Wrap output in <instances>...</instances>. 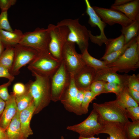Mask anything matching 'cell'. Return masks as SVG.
I'll return each instance as SVG.
<instances>
[{"instance_id":"1","label":"cell","mask_w":139,"mask_h":139,"mask_svg":"<svg viewBox=\"0 0 139 139\" xmlns=\"http://www.w3.org/2000/svg\"><path fill=\"white\" fill-rule=\"evenodd\" d=\"M32 75L35 80L30 82L26 86L33 99L35 107L34 115L48 106L51 101V77L36 74Z\"/></svg>"},{"instance_id":"2","label":"cell","mask_w":139,"mask_h":139,"mask_svg":"<svg viewBox=\"0 0 139 139\" xmlns=\"http://www.w3.org/2000/svg\"><path fill=\"white\" fill-rule=\"evenodd\" d=\"M111 71L126 73L139 67V36L115 62L107 65Z\"/></svg>"},{"instance_id":"3","label":"cell","mask_w":139,"mask_h":139,"mask_svg":"<svg viewBox=\"0 0 139 139\" xmlns=\"http://www.w3.org/2000/svg\"><path fill=\"white\" fill-rule=\"evenodd\" d=\"M93 109L98 114L99 120L101 121L118 122L125 124L129 121L126 109L116 99L98 104H93Z\"/></svg>"},{"instance_id":"4","label":"cell","mask_w":139,"mask_h":139,"mask_svg":"<svg viewBox=\"0 0 139 139\" xmlns=\"http://www.w3.org/2000/svg\"><path fill=\"white\" fill-rule=\"evenodd\" d=\"M57 25L67 27L69 32L67 41L76 43L81 53L88 49L89 39V30L79 22L78 19H66L58 22Z\"/></svg>"},{"instance_id":"5","label":"cell","mask_w":139,"mask_h":139,"mask_svg":"<svg viewBox=\"0 0 139 139\" xmlns=\"http://www.w3.org/2000/svg\"><path fill=\"white\" fill-rule=\"evenodd\" d=\"M61 61L54 58L49 52L39 53L29 64L32 75L36 74L51 77L60 66Z\"/></svg>"},{"instance_id":"6","label":"cell","mask_w":139,"mask_h":139,"mask_svg":"<svg viewBox=\"0 0 139 139\" xmlns=\"http://www.w3.org/2000/svg\"><path fill=\"white\" fill-rule=\"evenodd\" d=\"M50 40L48 51L55 58L62 60V54L64 47L67 41L69 32L68 27L65 26L49 24L47 28Z\"/></svg>"},{"instance_id":"7","label":"cell","mask_w":139,"mask_h":139,"mask_svg":"<svg viewBox=\"0 0 139 139\" xmlns=\"http://www.w3.org/2000/svg\"><path fill=\"white\" fill-rule=\"evenodd\" d=\"M50 40L47 29L37 28L33 31L23 33L19 44L31 47L40 53L49 52Z\"/></svg>"},{"instance_id":"8","label":"cell","mask_w":139,"mask_h":139,"mask_svg":"<svg viewBox=\"0 0 139 139\" xmlns=\"http://www.w3.org/2000/svg\"><path fill=\"white\" fill-rule=\"evenodd\" d=\"M71 76L63 62L51 77V100L60 101L71 82Z\"/></svg>"},{"instance_id":"9","label":"cell","mask_w":139,"mask_h":139,"mask_svg":"<svg viewBox=\"0 0 139 139\" xmlns=\"http://www.w3.org/2000/svg\"><path fill=\"white\" fill-rule=\"evenodd\" d=\"M103 128V125L99 121L98 114L93 109L83 121L76 124L68 126L66 129L78 133L80 136L89 137L101 133Z\"/></svg>"},{"instance_id":"10","label":"cell","mask_w":139,"mask_h":139,"mask_svg":"<svg viewBox=\"0 0 139 139\" xmlns=\"http://www.w3.org/2000/svg\"><path fill=\"white\" fill-rule=\"evenodd\" d=\"M14 49V60L10 71L11 74L14 76L18 75L20 69L29 64L39 53L31 47L20 44L15 45Z\"/></svg>"},{"instance_id":"11","label":"cell","mask_w":139,"mask_h":139,"mask_svg":"<svg viewBox=\"0 0 139 139\" xmlns=\"http://www.w3.org/2000/svg\"><path fill=\"white\" fill-rule=\"evenodd\" d=\"M75 44L67 41L63 50L62 60L71 76L74 74L86 65L82 59L81 54L76 51Z\"/></svg>"},{"instance_id":"12","label":"cell","mask_w":139,"mask_h":139,"mask_svg":"<svg viewBox=\"0 0 139 139\" xmlns=\"http://www.w3.org/2000/svg\"><path fill=\"white\" fill-rule=\"evenodd\" d=\"M85 1L86 6V12L89 17V23L92 27L97 26L100 32L99 35L95 36L89 30V39L92 42L100 46H101L103 43L106 45L108 41V39L106 37L104 31L106 24L97 14L89 1L85 0Z\"/></svg>"},{"instance_id":"13","label":"cell","mask_w":139,"mask_h":139,"mask_svg":"<svg viewBox=\"0 0 139 139\" xmlns=\"http://www.w3.org/2000/svg\"><path fill=\"white\" fill-rule=\"evenodd\" d=\"M92 7L101 20L106 24L110 25L118 24L122 27H125L133 21L123 13L116 10L96 6Z\"/></svg>"},{"instance_id":"14","label":"cell","mask_w":139,"mask_h":139,"mask_svg":"<svg viewBox=\"0 0 139 139\" xmlns=\"http://www.w3.org/2000/svg\"><path fill=\"white\" fill-rule=\"evenodd\" d=\"M96 70L86 65L73 76L75 84L80 90H90V87L95 81Z\"/></svg>"},{"instance_id":"15","label":"cell","mask_w":139,"mask_h":139,"mask_svg":"<svg viewBox=\"0 0 139 139\" xmlns=\"http://www.w3.org/2000/svg\"><path fill=\"white\" fill-rule=\"evenodd\" d=\"M35 110L33 101L29 107L20 112L19 119L22 139H27L29 136L33 134V131L30 126V123Z\"/></svg>"},{"instance_id":"16","label":"cell","mask_w":139,"mask_h":139,"mask_svg":"<svg viewBox=\"0 0 139 139\" xmlns=\"http://www.w3.org/2000/svg\"><path fill=\"white\" fill-rule=\"evenodd\" d=\"M99 121L103 126L101 133L108 134L109 139H128L125 124L118 122Z\"/></svg>"},{"instance_id":"17","label":"cell","mask_w":139,"mask_h":139,"mask_svg":"<svg viewBox=\"0 0 139 139\" xmlns=\"http://www.w3.org/2000/svg\"><path fill=\"white\" fill-rule=\"evenodd\" d=\"M128 75H120L111 71L108 67L107 68L96 70L95 81L100 80L106 82H114L127 86Z\"/></svg>"},{"instance_id":"18","label":"cell","mask_w":139,"mask_h":139,"mask_svg":"<svg viewBox=\"0 0 139 139\" xmlns=\"http://www.w3.org/2000/svg\"><path fill=\"white\" fill-rule=\"evenodd\" d=\"M70 84L60 101L65 109L74 113L76 96L79 90L76 86L73 76H71Z\"/></svg>"},{"instance_id":"19","label":"cell","mask_w":139,"mask_h":139,"mask_svg":"<svg viewBox=\"0 0 139 139\" xmlns=\"http://www.w3.org/2000/svg\"><path fill=\"white\" fill-rule=\"evenodd\" d=\"M10 98L5 101L6 105L0 117V127L6 130L18 112L15 97L12 93Z\"/></svg>"},{"instance_id":"20","label":"cell","mask_w":139,"mask_h":139,"mask_svg":"<svg viewBox=\"0 0 139 139\" xmlns=\"http://www.w3.org/2000/svg\"><path fill=\"white\" fill-rule=\"evenodd\" d=\"M111 8L122 13L133 21L139 18V0H132L121 6H111Z\"/></svg>"},{"instance_id":"21","label":"cell","mask_w":139,"mask_h":139,"mask_svg":"<svg viewBox=\"0 0 139 139\" xmlns=\"http://www.w3.org/2000/svg\"><path fill=\"white\" fill-rule=\"evenodd\" d=\"M23 34L21 30L16 29L12 31L0 30V39L5 48L14 46L19 44Z\"/></svg>"},{"instance_id":"22","label":"cell","mask_w":139,"mask_h":139,"mask_svg":"<svg viewBox=\"0 0 139 139\" xmlns=\"http://www.w3.org/2000/svg\"><path fill=\"white\" fill-rule=\"evenodd\" d=\"M19 114L20 112L18 111L6 130L8 139H22Z\"/></svg>"},{"instance_id":"23","label":"cell","mask_w":139,"mask_h":139,"mask_svg":"<svg viewBox=\"0 0 139 139\" xmlns=\"http://www.w3.org/2000/svg\"><path fill=\"white\" fill-rule=\"evenodd\" d=\"M139 18L133 21L129 25L122 27L121 31L124 38L125 44L139 36Z\"/></svg>"},{"instance_id":"24","label":"cell","mask_w":139,"mask_h":139,"mask_svg":"<svg viewBox=\"0 0 139 139\" xmlns=\"http://www.w3.org/2000/svg\"><path fill=\"white\" fill-rule=\"evenodd\" d=\"M81 57L85 64L96 70L108 68L107 64L103 61L97 59L92 56L88 50H85L81 54Z\"/></svg>"},{"instance_id":"25","label":"cell","mask_w":139,"mask_h":139,"mask_svg":"<svg viewBox=\"0 0 139 139\" xmlns=\"http://www.w3.org/2000/svg\"><path fill=\"white\" fill-rule=\"evenodd\" d=\"M14 46L6 47L0 57V65L7 69L9 71L14 60Z\"/></svg>"},{"instance_id":"26","label":"cell","mask_w":139,"mask_h":139,"mask_svg":"<svg viewBox=\"0 0 139 139\" xmlns=\"http://www.w3.org/2000/svg\"><path fill=\"white\" fill-rule=\"evenodd\" d=\"M125 44L124 38L122 34L115 38L108 39V42L106 45V49L103 56L120 49Z\"/></svg>"},{"instance_id":"27","label":"cell","mask_w":139,"mask_h":139,"mask_svg":"<svg viewBox=\"0 0 139 139\" xmlns=\"http://www.w3.org/2000/svg\"><path fill=\"white\" fill-rule=\"evenodd\" d=\"M126 87L116 96L118 103L125 109L128 107L138 106V104L131 96Z\"/></svg>"},{"instance_id":"28","label":"cell","mask_w":139,"mask_h":139,"mask_svg":"<svg viewBox=\"0 0 139 139\" xmlns=\"http://www.w3.org/2000/svg\"><path fill=\"white\" fill-rule=\"evenodd\" d=\"M15 97L18 111L19 112L27 108L33 102L32 97L27 88L24 93Z\"/></svg>"},{"instance_id":"29","label":"cell","mask_w":139,"mask_h":139,"mask_svg":"<svg viewBox=\"0 0 139 139\" xmlns=\"http://www.w3.org/2000/svg\"><path fill=\"white\" fill-rule=\"evenodd\" d=\"M138 37L133 38L120 49L107 55L103 56L101 59L105 62L107 65L115 62L124 53L127 48L135 41Z\"/></svg>"},{"instance_id":"30","label":"cell","mask_w":139,"mask_h":139,"mask_svg":"<svg viewBox=\"0 0 139 139\" xmlns=\"http://www.w3.org/2000/svg\"><path fill=\"white\" fill-rule=\"evenodd\" d=\"M125 125L128 139H139V120L129 121Z\"/></svg>"},{"instance_id":"31","label":"cell","mask_w":139,"mask_h":139,"mask_svg":"<svg viewBox=\"0 0 139 139\" xmlns=\"http://www.w3.org/2000/svg\"><path fill=\"white\" fill-rule=\"evenodd\" d=\"M97 96L90 90L84 91L83 99L81 107L84 114H87L88 111V107L90 103Z\"/></svg>"},{"instance_id":"32","label":"cell","mask_w":139,"mask_h":139,"mask_svg":"<svg viewBox=\"0 0 139 139\" xmlns=\"http://www.w3.org/2000/svg\"><path fill=\"white\" fill-rule=\"evenodd\" d=\"M127 86L114 82H106L105 85V93H113L117 95Z\"/></svg>"},{"instance_id":"33","label":"cell","mask_w":139,"mask_h":139,"mask_svg":"<svg viewBox=\"0 0 139 139\" xmlns=\"http://www.w3.org/2000/svg\"><path fill=\"white\" fill-rule=\"evenodd\" d=\"M106 82L100 80L93 82L90 87V90L97 96L105 93V85Z\"/></svg>"},{"instance_id":"34","label":"cell","mask_w":139,"mask_h":139,"mask_svg":"<svg viewBox=\"0 0 139 139\" xmlns=\"http://www.w3.org/2000/svg\"><path fill=\"white\" fill-rule=\"evenodd\" d=\"M0 30H3L9 31H12L8 18L7 11L1 12L0 14Z\"/></svg>"},{"instance_id":"35","label":"cell","mask_w":139,"mask_h":139,"mask_svg":"<svg viewBox=\"0 0 139 139\" xmlns=\"http://www.w3.org/2000/svg\"><path fill=\"white\" fill-rule=\"evenodd\" d=\"M127 86L132 89L139 91V74L128 75Z\"/></svg>"},{"instance_id":"36","label":"cell","mask_w":139,"mask_h":139,"mask_svg":"<svg viewBox=\"0 0 139 139\" xmlns=\"http://www.w3.org/2000/svg\"><path fill=\"white\" fill-rule=\"evenodd\" d=\"M126 111L127 117L130 118L132 121L139 120L138 106L126 108Z\"/></svg>"},{"instance_id":"37","label":"cell","mask_w":139,"mask_h":139,"mask_svg":"<svg viewBox=\"0 0 139 139\" xmlns=\"http://www.w3.org/2000/svg\"><path fill=\"white\" fill-rule=\"evenodd\" d=\"M12 82L8 81L7 83L0 85V98L5 101L10 97V94L8 93V89Z\"/></svg>"},{"instance_id":"38","label":"cell","mask_w":139,"mask_h":139,"mask_svg":"<svg viewBox=\"0 0 139 139\" xmlns=\"http://www.w3.org/2000/svg\"><path fill=\"white\" fill-rule=\"evenodd\" d=\"M27 88L26 85L20 82L15 83L13 85V92L12 93L15 96L21 95L26 91Z\"/></svg>"},{"instance_id":"39","label":"cell","mask_w":139,"mask_h":139,"mask_svg":"<svg viewBox=\"0 0 139 139\" xmlns=\"http://www.w3.org/2000/svg\"><path fill=\"white\" fill-rule=\"evenodd\" d=\"M16 1V0H0V8L1 12H7L11 6L15 4Z\"/></svg>"},{"instance_id":"40","label":"cell","mask_w":139,"mask_h":139,"mask_svg":"<svg viewBox=\"0 0 139 139\" xmlns=\"http://www.w3.org/2000/svg\"><path fill=\"white\" fill-rule=\"evenodd\" d=\"M0 77H4L8 79L12 82L14 80V76L12 75L9 70L0 65Z\"/></svg>"},{"instance_id":"41","label":"cell","mask_w":139,"mask_h":139,"mask_svg":"<svg viewBox=\"0 0 139 139\" xmlns=\"http://www.w3.org/2000/svg\"><path fill=\"white\" fill-rule=\"evenodd\" d=\"M127 91L132 98L138 104L139 103V91L132 89L127 87Z\"/></svg>"},{"instance_id":"42","label":"cell","mask_w":139,"mask_h":139,"mask_svg":"<svg viewBox=\"0 0 139 139\" xmlns=\"http://www.w3.org/2000/svg\"><path fill=\"white\" fill-rule=\"evenodd\" d=\"M132 0H116L115 1L114 3L112 4L111 6H117L124 5Z\"/></svg>"},{"instance_id":"43","label":"cell","mask_w":139,"mask_h":139,"mask_svg":"<svg viewBox=\"0 0 139 139\" xmlns=\"http://www.w3.org/2000/svg\"><path fill=\"white\" fill-rule=\"evenodd\" d=\"M5 105V101L0 98V117L3 112Z\"/></svg>"},{"instance_id":"44","label":"cell","mask_w":139,"mask_h":139,"mask_svg":"<svg viewBox=\"0 0 139 139\" xmlns=\"http://www.w3.org/2000/svg\"><path fill=\"white\" fill-rule=\"evenodd\" d=\"M0 139H8L6 135V130L0 127Z\"/></svg>"},{"instance_id":"45","label":"cell","mask_w":139,"mask_h":139,"mask_svg":"<svg viewBox=\"0 0 139 139\" xmlns=\"http://www.w3.org/2000/svg\"><path fill=\"white\" fill-rule=\"evenodd\" d=\"M5 48L4 45L0 39V57L4 50V49Z\"/></svg>"},{"instance_id":"46","label":"cell","mask_w":139,"mask_h":139,"mask_svg":"<svg viewBox=\"0 0 139 139\" xmlns=\"http://www.w3.org/2000/svg\"><path fill=\"white\" fill-rule=\"evenodd\" d=\"M79 139H101L99 137H95L94 136L89 137H84L81 136H79ZM106 139H109V137H108Z\"/></svg>"},{"instance_id":"47","label":"cell","mask_w":139,"mask_h":139,"mask_svg":"<svg viewBox=\"0 0 139 139\" xmlns=\"http://www.w3.org/2000/svg\"><path fill=\"white\" fill-rule=\"evenodd\" d=\"M61 139H65V138L63 136H62L61 137Z\"/></svg>"},{"instance_id":"48","label":"cell","mask_w":139,"mask_h":139,"mask_svg":"<svg viewBox=\"0 0 139 139\" xmlns=\"http://www.w3.org/2000/svg\"></svg>"}]
</instances>
